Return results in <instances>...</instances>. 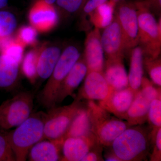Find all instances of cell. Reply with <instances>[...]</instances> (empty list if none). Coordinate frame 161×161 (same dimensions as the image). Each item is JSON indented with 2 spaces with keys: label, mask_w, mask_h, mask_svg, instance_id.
<instances>
[{
  "label": "cell",
  "mask_w": 161,
  "mask_h": 161,
  "mask_svg": "<svg viewBox=\"0 0 161 161\" xmlns=\"http://www.w3.org/2000/svg\"><path fill=\"white\" fill-rule=\"evenodd\" d=\"M40 47L29 51L22 60V73L32 83L37 79L36 67Z\"/></svg>",
  "instance_id": "cell-24"
},
{
  "label": "cell",
  "mask_w": 161,
  "mask_h": 161,
  "mask_svg": "<svg viewBox=\"0 0 161 161\" xmlns=\"http://www.w3.org/2000/svg\"><path fill=\"white\" fill-rule=\"evenodd\" d=\"M154 5L155 9H158V10H159L160 9L161 6V0H154Z\"/></svg>",
  "instance_id": "cell-36"
},
{
  "label": "cell",
  "mask_w": 161,
  "mask_h": 161,
  "mask_svg": "<svg viewBox=\"0 0 161 161\" xmlns=\"http://www.w3.org/2000/svg\"><path fill=\"white\" fill-rule=\"evenodd\" d=\"M20 63L0 53V90L12 92L19 85Z\"/></svg>",
  "instance_id": "cell-19"
},
{
  "label": "cell",
  "mask_w": 161,
  "mask_h": 161,
  "mask_svg": "<svg viewBox=\"0 0 161 161\" xmlns=\"http://www.w3.org/2000/svg\"><path fill=\"white\" fill-rule=\"evenodd\" d=\"M91 131L90 111L87 104L78 112L73 119L65 134L64 139L72 136H80L89 135Z\"/></svg>",
  "instance_id": "cell-22"
},
{
  "label": "cell",
  "mask_w": 161,
  "mask_h": 161,
  "mask_svg": "<svg viewBox=\"0 0 161 161\" xmlns=\"http://www.w3.org/2000/svg\"><path fill=\"white\" fill-rule=\"evenodd\" d=\"M34 95L25 91L19 92L0 105V128L8 130L17 127L32 112Z\"/></svg>",
  "instance_id": "cell-6"
},
{
  "label": "cell",
  "mask_w": 161,
  "mask_h": 161,
  "mask_svg": "<svg viewBox=\"0 0 161 161\" xmlns=\"http://www.w3.org/2000/svg\"><path fill=\"white\" fill-rule=\"evenodd\" d=\"M130 53L129 86L136 93L140 89L143 75V54L141 47H133Z\"/></svg>",
  "instance_id": "cell-21"
},
{
  "label": "cell",
  "mask_w": 161,
  "mask_h": 161,
  "mask_svg": "<svg viewBox=\"0 0 161 161\" xmlns=\"http://www.w3.org/2000/svg\"><path fill=\"white\" fill-rule=\"evenodd\" d=\"M115 5L111 1H107L90 15V21L95 28L104 29L112 23L114 17Z\"/></svg>",
  "instance_id": "cell-23"
},
{
  "label": "cell",
  "mask_w": 161,
  "mask_h": 161,
  "mask_svg": "<svg viewBox=\"0 0 161 161\" xmlns=\"http://www.w3.org/2000/svg\"><path fill=\"white\" fill-rule=\"evenodd\" d=\"M61 52L60 47L57 45L43 44L40 47L37 63V79L41 81L49 78Z\"/></svg>",
  "instance_id": "cell-18"
},
{
  "label": "cell",
  "mask_w": 161,
  "mask_h": 161,
  "mask_svg": "<svg viewBox=\"0 0 161 161\" xmlns=\"http://www.w3.org/2000/svg\"><path fill=\"white\" fill-rule=\"evenodd\" d=\"M97 143L93 133L83 136L67 137L62 144L61 161H81Z\"/></svg>",
  "instance_id": "cell-14"
},
{
  "label": "cell",
  "mask_w": 161,
  "mask_h": 161,
  "mask_svg": "<svg viewBox=\"0 0 161 161\" xmlns=\"http://www.w3.org/2000/svg\"><path fill=\"white\" fill-rule=\"evenodd\" d=\"M160 89L161 87L156 88L152 82L143 77L140 89L127 112L126 120L130 126L142 125L147 121L150 104Z\"/></svg>",
  "instance_id": "cell-8"
},
{
  "label": "cell",
  "mask_w": 161,
  "mask_h": 161,
  "mask_svg": "<svg viewBox=\"0 0 161 161\" xmlns=\"http://www.w3.org/2000/svg\"><path fill=\"white\" fill-rule=\"evenodd\" d=\"M47 113H32L15 130L7 132V137L16 161H25L34 145L44 140V128Z\"/></svg>",
  "instance_id": "cell-2"
},
{
  "label": "cell",
  "mask_w": 161,
  "mask_h": 161,
  "mask_svg": "<svg viewBox=\"0 0 161 161\" xmlns=\"http://www.w3.org/2000/svg\"><path fill=\"white\" fill-rule=\"evenodd\" d=\"M137 93L129 86L112 92L106 98L99 101L98 104L111 114L126 120L127 112Z\"/></svg>",
  "instance_id": "cell-13"
},
{
  "label": "cell",
  "mask_w": 161,
  "mask_h": 161,
  "mask_svg": "<svg viewBox=\"0 0 161 161\" xmlns=\"http://www.w3.org/2000/svg\"><path fill=\"white\" fill-rule=\"evenodd\" d=\"M108 0H86L82 7L84 15L90 16L96 8Z\"/></svg>",
  "instance_id": "cell-33"
},
{
  "label": "cell",
  "mask_w": 161,
  "mask_h": 161,
  "mask_svg": "<svg viewBox=\"0 0 161 161\" xmlns=\"http://www.w3.org/2000/svg\"><path fill=\"white\" fill-rule=\"evenodd\" d=\"M143 66L146 68L153 83L161 86V60L159 57L151 59L143 57Z\"/></svg>",
  "instance_id": "cell-26"
},
{
  "label": "cell",
  "mask_w": 161,
  "mask_h": 161,
  "mask_svg": "<svg viewBox=\"0 0 161 161\" xmlns=\"http://www.w3.org/2000/svg\"><path fill=\"white\" fill-rule=\"evenodd\" d=\"M87 73V67L83 56L73 66L60 85L56 98V105L61 103L68 96L73 95L84 79Z\"/></svg>",
  "instance_id": "cell-17"
},
{
  "label": "cell",
  "mask_w": 161,
  "mask_h": 161,
  "mask_svg": "<svg viewBox=\"0 0 161 161\" xmlns=\"http://www.w3.org/2000/svg\"><path fill=\"white\" fill-rule=\"evenodd\" d=\"M83 86L80 89L77 98L81 100H103L109 94L110 89L103 73L87 72Z\"/></svg>",
  "instance_id": "cell-15"
},
{
  "label": "cell",
  "mask_w": 161,
  "mask_h": 161,
  "mask_svg": "<svg viewBox=\"0 0 161 161\" xmlns=\"http://www.w3.org/2000/svg\"><path fill=\"white\" fill-rule=\"evenodd\" d=\"M115 16L120 25L126 52L138 45V24L135 5L122 3Z\"/></svg>",
  "instance_id": "cell-9"
},
{
  "label": "cell",
  "mask_w": 161,
  "mask_h": 161,
  "mask_svg": "<svg viewBox=\"0 0 161 161\" xmlns=\"http://www.w3.org/2000/svg\"><path fill=\"white\" fill-rule=\"evenodd\" d=\"M64 140L40 141L34 145L28 154L30 161H61V150Z\"/></svg>",
  "instance_id": "cell-20"
},
{
  "label": "cell",
  "mask_w": 161,
  "mask_h": 161,
  "mask_svg": "<svg viewBox=\"0 0 161 161\" xmlns=\"http://www.w3.org/2000/svg\"><path fill=\"white\" fill-rule=\"evenodd\" d=\"M103 148L99 144H96L88 152L81 161H104L102 156Z\"/></svg>",
  "instance_id": "cell-32"
},
{
  "label": "cell",
  "mask_w": 161,
  "mask_h": 161,
  "mask_svg": "<svg viewBox=\"0 0 161 161\" xmlns=\"http://www.w3.org/2000/svg\"><path fill=\"white\" fill-rule=\"evenodd\" d=\"M104 29L101 40L107 59L124 58L126 51L120 26L115 15L112 23Z\"/></svg>",
  "instance_id": "cell-12"
},
{
  "label": "cell",
  "mask_w": 161,
  "mask_h": 161,
  "mask_svg": "<svg viewBox=\"0 0 161 161\" xmlns=\"http://www.w3.org/2000/svg\"><path fill=\"white\" fill-rule=\"evenodd\" d=\"M105 160L107 161H121L118 157L115 155L112 150L105 154Z\"/></svg>",
  "instance_id": "cell-34"
},
{
  "label": "cell",
  "mask_w": 161,
  "mask_h": 161,
  "mask_svg": "<svg viewBox=\"0 0 161 161\" xmlns=\"http://www.w3.org/2000/svg\"><path fill=\"white\" fill-rule=\"evenodd\" d=\"M110 1H111L112 3H114V4H116V3H119V2L123 1V0H110Z\"/></svg>",
  "instance_id": "cell-38"
},
{
  "label": "cell",
  "mask_w": 161,
  "mask_h": 161,
  "mask_svg": "<svg viewBox=\"0 0 161 161\" xmlns=\"http://www.w3.org/2000/svg\"><path fill=\"white\" fill-rule=\"evenodd\" d=\"M16 26V19L12 13L0 10V41L11 36Z\"/></svg>",
  "instance_id": "cell-25"
},
{
  "label": "cell",
  "mask_w": 161,
  "mask_h": 161,
  "mask_svg": "<svg viewBox=\"0 0 161 161\" xmlns=\"http://www.w3.org/2000/svg\"><path fill=\"white\" fill-rule=\"evenodd\" d=\"M99 30L94 28L88 33L86 38L83 57L86 63L87 72L103 73L104 53L101 40Z\"/></svg>",
  "instance_id": "cell-11"
},
{
  "label": "cell",
  "mask_w": 161,
  "mask_h": 161,
  "mask_svg": "<svg viewBox=\"0 0 161 161\" xmlns=\"http://www.w3.org/2000/svg\"><path fill=\"white\" fill-rule=\"evenodd\" d=\"M151 132L142 125L131 126L119 135L110 147L121 161H147L150 153Z\"/></svg>",
  "instance_id": "cell-1"
},
{
  "label": "cell",
  "mask_w": 161,
  "mask_h": 161,
  "mask_svg": "<svg viewBox=\"0 0 161 161\" xmlns=\"http://www.w3.org/2000/svg\"><path fill=\"white\" fill-rule=\"evenodd\" d=\"M7 132L0 131V161H16Z\"/></svg>",
  "instance_id": "cell-30"
},
{
  "label": "cell",
  "mask_w": 161,
  "mask_h": 161,
  "mask_svg": "<svg viewBox=\"0 0 161 161\" xmlns=\"http://www.w3.org/2000/svg\"><path fill=\"white\" fill-rule=\"evenodd\" d=\"M44 1L47 4L53 5L56 3V0H44Z\"/></svg>",
  "instance_id": "cell-37"
},
{
  "label": "cell",
  "mask_w": 161,
  "mask_h": 161,
  "mask_svg": "<svg viewBox=\"0 0 161 161\" xmlns=\"http://www.w3.org/2000/svg\"><path fill=\"white\" fill-rule=\"evenodd\" d=\"M123 58H108L105 62L103 74L109 87V94L129 86L128 75L124 65Z\"/></svg>",
  "instance_id": "cell-16"
},
{
  "label": "cell",
  "mask_w": 161,
  "mask_h": 161,
  "mask_svg": "<svg viewBox=\"0 0 161 161\" xmlns=\"http://www.w3.org/2000/svg\"><path fill=\"white\" fill-rule=\"evenodd\" d=\"M151 147L152 150L150 154V161L161 160V127L152 128L151 132Z\"/></svg>",
  "instance_id": "cell-29"
},
{
  "label": "cell",
  "mask_w": 161,
  "mask_h": 161,
  "mask_svg": "<svg viewBox=\"0 0 161 161\" xmlns=\"http://www.w3.org/2000/svg\"><path fill=\"white\" fill-rule=\"evenodd\" d=\"M84 105L81 100L76 98L70 104L54 107L48 110L44 128V140H64L69 128Z\"/></svg>",
  "instance_id": "cell-7"
},
{
  "label": "cell",
  "mask_w": 161,
  "mask_h": 161,
  "mask_svg": "<svg viewBox=\"0 0 161 161\" xmlns=\"http://www.w3.org/2000/svg\"><path fill=\"white\" fill-rule=\"evenodd\" d=\"M91 131L97 142L103 148L110 147L113 141L130 127L127 121L112 115L93 100H88Z\"/></svg>",
  "instance_id": "cell-3"
},
{
  "label": "cell",
  "mask_w": 161,
  "mask_h": 161,
  "mask_svg": "<svg viewBox=\"0 0 161 161\" xmlns=\"http://www.w3.org/2000/svg\"><path fill=\"white\" fill-rule=\"evenodd\" d=\"M147 120L152 125V128L161 127V90L150 104L147 115Z\"/></svg>",
  "instance_id": "cell-27"
},
{
  "label": "cell",
  "mask_w": 161,
  "mask_h": 161,
  "mask_svg": "<svg viewBox=\"0 0 161 161\" xmlns=\"http://www.w3.org/2000/svg\"><path fill=\"white\" fill-rule=\"evenodd\" d=\"M30 23L37 31L46 33L53 29L59 21V16L53 5L44 0H36L29 13Z\"/></svg>",
  "instance_id": "cell-10"
},
{
  "label": "cell",
  "mask_w": 161,
  "mask_h": 161,
  "mask_svg": "<svg viewBox=\"0 0 161 161\" xmlns=\"http://www.w3.org/2000/svg\"><path fill=\"white\" fill-rule=\"evenodd\" d=\"M138 24V45L144 58L155 59L159 57L161 49V19L158 22L150 12L148 5H135Z\"/></svg>",
  "instance_id": "cell-5"
},
{
  "label": "cell",
  "mask_w": 161,
  "mask_h": 161,
  "mask_svg": "<svg viewBox=\"0 0 161 161\" xmlns=\"http://www.w3.org/2000/svg\"><path fill=\"white\" fill-rule=\"evenodd\" d=\"M80 56V50L75 45L67 46L61 52L51 75L38 95V100L43 107L49 110L56 106V98L60 85Z\"/></svg>",
  "instance_id": "cell-4"
},
{
  "label": "cell",
  "mask_w": 161,
  "mask_h": 161,
  "mask_svg": "<svg viewBox=\"0 0 161 161\" xmlns=\"http://www.w3.org/2000/svg\"><path fill=\"white\" fill-rule=\"evenodd\" d=\"M86 0H56L58 8L64 12L72 14L82 9Z\"/></svg>",
  "instance_id": "cell-31"
},
{
  "label": "cell",
  "mask_w": 161,
  "mask_h": 161,
  "mask_svg": "<svg viewBox=\"0 0 161 161\" xmlns=\"http://www.w3.org/2000/svg\"><path fill=\"white\" fill-rule=\"evenodd\" d=\"M15 39L24 47L35 46L37 43V32L32 26H23L18 31Z\"/></svg>",
  "instance_id": "cell-28"
},
{
  "label": "cell",
  "mask_w": 161,
  "mask_h": 161,
  "mask_svg": "<svg viewBox=\"0 0 161 161\" xmlns=\"http://www.w3.org/2000/svg\"><path fill=\"white\" fill-rule=\"evenodd\" d=\"M9 0H0V10L6 8L8 5Z\"/></svg>",
  "instance_id": "cell-35"
}]
</instances>
